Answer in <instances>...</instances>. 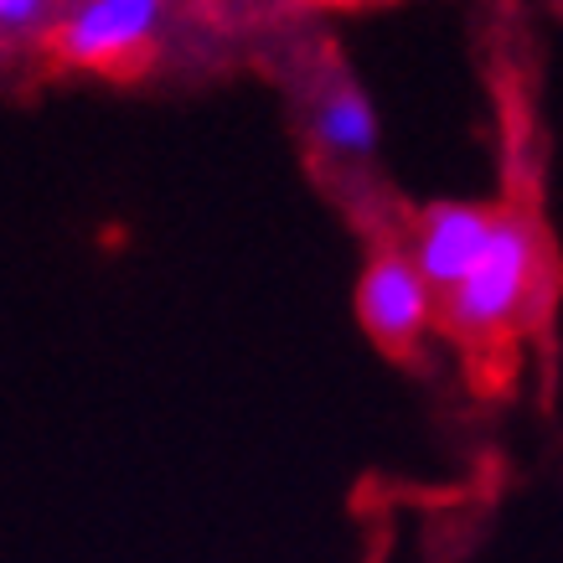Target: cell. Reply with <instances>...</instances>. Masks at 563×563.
<instances>
[{"instance_id":"cell-5","label":"cell","mask_w":563,"mask_h":563,"mask_svg":"<svg viewBox=\"0 0 563 563\" xmlns=\"http://www.w3.org/2000/svg\"><path fill=\"white\" fill-rule=\"evenodd\" d=\"M310 145L321 155H331V161H373L377 155V140H383V130H377V109L373 99L362 93L357 84H325L316 99H310Z\"/></svg>"},{"instance_id":"cell-3","label":"cell","mask_w":563,"mask_h":563,"mask_svg":"<svg viewBox=\"0 0 563 563\" xmlns=\"http://www.w3.org/2000/svg\"><path fill=\"white\" fill-rule=\"evenodd\" d=\"M434 310H440V290L419 274L409 249H383V254L362 269L357 316H362V331H367L377 346H388V352L413 346L429 331Z\"/></svg>"},{"instance_id":"cell-1","label":"cell","mask_w":563,"mask_h":563,"mask_svg":"<svg viewBox=\"0 0 563 563\" xmlns=\"http://www.w3.org/2000/svg\"><path fill=\"white\" fill-rule=\"evenodd\" d=\"M543 285V233L522 212H501L486 254L450 295H440V316L461 342H486L532 306Z\"/></svg>"},{"instance_id":"cell-6","label":"cell","mask_w":563,"mask_h":563,"mask_svg":"<svg viewBox=\"0 0 563 563\" xmlns=\"http://www.w3.org/2000/svg\"><path fill=\"white\" fill-rule=\"evenodd\" d=\"M57 0H0V32L5 42H26V36L57 26Z\"/></svg>"},{"instance_id":"cell-4","label":"cell","mask_w":563,"mask_h":563,"mask_svg":"<svg viewBox=\"0 0 563 563\" xmlns=\"http://www.w3.org/2000/svg\"><path fill=\"white\" fill-rule=\"evenodd\" d=\"M496 218H501V212H486V207H476V202L424 207L409 233V254H413V264H419V274H424L440 295H450L465 274L481 264V254H486V243H492V233H496Z\"/></svg>"},{"instance_id":"cell-2","label":"cell","mask_w":563,"mask_h":563,"mask_svg":"<svg viewBox=\"0 0 563 563\" xmlns=\"http://www.w3.org/2000/svg\"><path fill=\"white\" fill-rule=\"evenodd\" d=\"M172 0H68L52 26V52L68 68H124L155 47Z\"/></svg>"}]
</instances>
